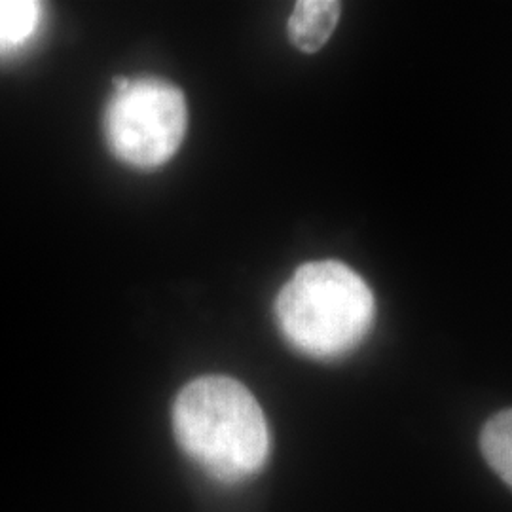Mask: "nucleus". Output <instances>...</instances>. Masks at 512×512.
<instances>
[{
	"mask_svg": "<svg viewBox=\"0 0 512 512\" xmlns=\"http://www.w3.org/2000/svg\"><path fill=\"white\" fill-rule=\"evenodd\" d=\"M173 429L184 454L224 484L260 473L270 456V429L260 404L228 376H203L186 385L173 404Z\"/></svg>",
	"mask_w": 512,
	"mask_h": 512,
	"instance_id": "f257e3e1",
	"label": "nucleus"
},
{
	"mask_svg": "<svg viewBox=\"0 0 512 512\" xmlns=\"http://www.w3.org/2000/svg\"><path fill=\"white\" fill-rule=\"evenodd\" d=\"M376 300L365 279L336 260L302 264L275 298L285 340L313 359H338L374 325Z\"/></svg>",
	"mask_w": 512,
	"mask_h": 512,
	"instance_id": "f03ea898",
	"label": "nucleus"
},
{
	"mask_svg": "<svg viewBox=\"0 0 512 512\" xmlns=\"http://www.w3.org/2000/svg\"><path fill=\"white\" fill-rule=\"evenodd\" d=\"M105 112V135L124 164L154 169L169 162L186 133V101L177 86L158 78H118Z\"/></svg>",
	"mask_w": 512,
	"mask_h": 512,
	"instance_id": "7ed1b4c3",
	"label": "nucleus"
},
{
	"mask_svg": "<svg viewBox=\"0 0 512 512\" xmlns=\"http://www.w3.org/2000/svg\"><path fill=\"white\" fill-rule=\"evenodd\" d=\"M342 14L336 0H300L287 23V33L294 46L304 54L319 52L334 33Z\"/></svg>",
	"mask_w": 512,
	"mask_h": 512,
	"instance_id": "20e7f679",
	"label": "nucleus"
},
{
	"mask_svg": "<svg viewBox=\"0 0 512 512\" xmlns=\"http://www.w3.org/2000/svg\"><path fill=\"white\" fill-rule=\"evenodd\" d=\"M42 6L31 0H0V54L19 50L37 35Z\"/></svg>",
	"mask_w": 512,
	"mask_h": 512,
	"instance_id": "39448f33",
	"label": "nucleus"
},
{
	"mask_svg": "<svg viewBox=\"0 0 512 512\" xmlns=\"http://www.w3.org/2000/svg\"><path fill=\"white\" fill-rule=\"evenodd\" d=\"M480 448L488 465L512 488V408L486 421L480 433Z\"/></svg>",
	"mask_w": 512,
	"mask_h": 512,
	"instance_id": "423d86ee",
	"label": "nucleus"
}]
</instances>
